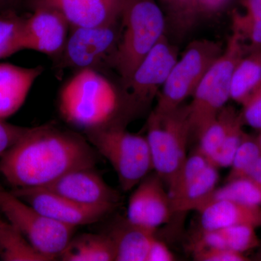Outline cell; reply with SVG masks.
Returning <instances> with one entry per match:
<instances>
[{
    "instance_id": "d6986e66",
    "label": "cell",
    "mask_w": 261,
    "mask_h": 261,
    "mask_svg": "<svg viewBox=\"0 0 261 261\" xmlns=\"http://www.w3.org/2000/svg\"><path fill=\"white\" fill-rule=\"evenodd\" d=\"M260 244L255 228L238 225L213 230L200 228L192 243V250L219 247L244 253L259 247Z\"/></svg>"
},
{
    "instance_id": "8d00e7d4",
    "label": "cell",
    "mask_w": 261,
    "mask_h": 261,
    "mask_svg": "<svg viewBox=\"0 0 261 261\" xmlns=\"http://www.w3.org/2000/svg\"><path fill=\"white\" fill-rule=\"evenodd\" d=\"M259 247H260V248H259L258 251H257L256 255H255V260H261V245L260 244V245H259Z\"/></svg>"
},
{
    "instance_id": "d590c367",
    "label": "cell",
    "mask_w": 261,
    "mask_h": 261,
    "mask_svg": "<svg viewBox=\"0 0 261 261\" xmlns=\"http://www.w3.org/2000/svg\"><path fill=\"white\" fill-rule=\"evenodd\" d=\"M13 1V0H0V8L9 5Z\"/></svg>"
},
{
    "instance_id": "f546056e",
    "label": "cell",
    "mask_w": 261,
    "mask_h": 261,
    "mask_svg": "<svg viewBox=\"0 0 261 261\" xmlns=\"http://www.w3.org/2000/svg\"><path fill=\"white\" fill-rule=\"evenodd\" d=\"M232 29L243 39L247 53L261 49V13L254 16L233 13Z\"/></svg>"
},
{
    "instance_id": "836d02e7",
    "label": "cell",
    "mask_w": 261,
    "mask_h": 261,
    "mask_svg": "<svg viewBox=\"0 0 261 261\" xmlns=\"http://www.w3.org/2000/svg\"><path fill=\"white\" fill-rule=\"evenodd\" d=\"M176 257L167 245L157 238L152 243L146 261H173Z\"/></svg>"
},
{
    "instance_id": "277c9868",
    "label": "cell",
    "mask_w": 261,
    "mask_h": 261,
    "mask_svg": "<svg viewBox=\"0 0 261 261\" xmlns=\"http://www.w3.org/2000/svg\"><path fill=\"white\" fill-rule=\"evenodd\" d=\"M247 53L243 39L233 31L222 54L207 70L188 105L191 135L199 138L231 99L233 70Z\"/></svg>"
},
{
    "instance_id": "4316f807",
    "label": "cell",
    "mask_w": 261,
    "mask_h": 261,
    "mask_svg": "<svg viewBox=\"0 0 261 261\" xmlns=\"http://www.w3.org/2000/svg\"><path fill=\"white\" fill-rule=\"evenodd\" d=\"M216 200H232L247 205L261 206V189L249 178H238L216 188L205 204Z\"/></svg>"
},
{
    "instance_id": "83f0119b",
    "label": "cell",
    "mask_w": 261,
    "mask_h": 261,
    "mask_svg": "<svg viewBox=\"0 0 261 261\" xmlns=\"http://www.w3.org/2000/svg\"><path fill=\"white\" fill-rule=\"evenodd\" d=\"M260 155L261 147L258 140L247 135L233 157L227 181L245 177L249 170Z\"/></svg>"
},
{
    "instance_id": "e0dca14e",
    "label": "cell",
    "mask_w": 261,
    "mask_h": 261,
    "mask_svg": "<svg viewBox=\"0 0 261 261\" xmlns=\"http://www.w3.org/2000/svg\"><path fill=\"white\" fill-rule=\"evenodd\" d=\"M200 215L202 229L247 225L254 228L261 226V206L250 205L228 200L207 202L197 211Z\"/></svg>"
},
{
    "instance_id": "f1b7e54d",
    "label": "cell",
    "mask_w": 261,
    "mask_h": 261,
    "mask_svg": "<svg viewBox=\"0 0 261 261\" xmlns=\"http://www.w3.org/2000/svg\"><path fill=\"white\" fill-rule=\"evenodd\" d=\"M243 123L240 115L232 123L221 147L211 159L210 163L219 168L231 166L239 147L247 135L243 129Z\"/></svg>"
},
{
    "instance_id": "cb8c5ba5",
    "label": "cell",
    "mask_w": 261,
    "mask_h": 261,
    "mask_svg": "<svg viewBox=\"0 0 261 261\" xmlns=\"http://www.w3.org/2000/svg\"><path fill=\"white\" fill-rule=\"evenodd\" d=\"M0 260L49 261L32 246L22 233L7 220L0 218Z\"/></svg>"
},
{
    "instance_id": "ab89813d",
    "label": "cell",
    "mask_w": 261,
    "mask_h": 261,
    "mask_svg": "<svg viewBox=\"0 0 261 261\" xmlns=\"http://www.w3.org/2000/svg\"><path fill=\"white\" fill-rule=\"evenodd\" d=\"M0 189H2V187H0Z\"/></svg>"
},
{
    "instance_id": "30bf717a",
    "label": "cell",
    "mask_w": 261,
    "mask_h": 261,
    "mask_svg": "<svg viewBox=\"0 0 261 261\" xmlns=\"http://www.w3.org/2000/svg\"><path fill=\"white\" fill-rule=\"evenodd\" d=\"M10 192L42 214L75 228L98 222L116 208L111 205H84L38 187L15 188Z\"/></svg>"
},
{
    "instance_id": "8992f818",
    "label": "cell",
    "mask_w": 261,
    "mask_h": 261,
    "mask_svg": "<svg viewBox=\"0 0 261 261\" xmlns=\"http://www.w3.org/2000/svg\"><path fill=\"white\" fill-rule=\"evenodd\" d=\"M85 135L97 152L111 163L123 191L135 188L153 170L147 137L130 133L125 128L97 130Z\"/></svg>"
},
{
    "instance_id": "f35d334b",
    "label": "cell",
    "mask_w": 261,
    "mask_h": 261,
    "mask_svg": "<svg viewBox=\"0 0 261 261\" xmlns=\"http://www.w3.org/2000/svg\"><path fill=\"white\" fill-rule=\"evenodd\" d=\"M162 1L163 2V3H164V2L166 1V0H162Z\"/></svg>"
},
{
    "instance_id": "7a4b0ae2",
    "label": "cell",
    "mask_w": 261,
    "mask_h": 261,
    "mask_svg": "<svg viewBox=\"0 0 261 261\" xmlns=\"http://www.w3.org/2000/svg\"><path fill=\"white\" fill-rule=\"evenodd\" d=\"M63 121L84 135L125 128L147 110L129 91L102 68L75 70L62 86L58 99Z\"/></svg>"
},
{
    "instance_id": "2e32d148",
    "label": "cell",
    "mask_w": 261,
    "mask_h": 261,
    "mask_svg": "<svg viewBox=\"0 0 261 261\" xmlns=\"http://www.w3.org/2000/svg\"><path fill=\"white\" fill-rule=\"evenodd\" d=\"M43 71L42 66L25 68L0 63V120L5 121L18 111Z\"/></svg>"
},
{
    "instance_id": "d4e9b609",
    "label": "cell",
    "mask_w": 261,
    "mask_h": 261,
    "mask_svg": "<svg viewBox=\"0 0 261 261\" xmlns=\"http://www.w3.org/2000/svg\"><path fill=\"white\" fill-rule=\"evenodd\" d=\"M25 19L11 10L0 13V60L25 49Z\"/></svg>"
},
{
    "instance_id": "1f68e13d",
    "label": "cell",
    "mask_w": 261,
    "mask_h": 261,
    "mask_svg": "<svg viewBox=\"0 0 261 261\" xmlns=\"http://www.w3.org/2000/svg\"><path fill=\"white\" fill-rule=\"evenodd\" d=\"M194 260L197 261H247L250 260L242 252L229 249L210 247L192 250Z\"/></svg>"
},
{
    "instance_id": "ba28073f",
    "label": "cell",
    "mask_w": 261,
    "mask_h": 261,
    "mask_svg": "<svg viewBox=\"0 0 261 261\" xmlns=\"http://www.w3.org/2000/svg\"><path fill=\"white\" fill-rule=\"evenodd\" d=\"M0 211L49 261L59 257L74 233L75 227L48 217L3 188Z\"/></svg>"
},
{
    "instance_id": "74e56055",
    "label": "cell",
    "mask_w": 261,
    "mask_h": 261,
    "mask_svg": "<svg viewBox=\"0 0 261 261\" xmlns=\"http://www.w3.org/2000/svg\"><path fill=\"white\" fill-rule=\"evenodd\" d=\"M257 140H258L259 143H260V145L261 147V130H260V135L258 136V137H257Z\"/></svg>"
},
{
    "instance_id": "8fae6325",
    "label": "cell",
    "mask_w": 261,
    "mask_h": 261,
    "mask_svg": "<svg viewBox=\"0 0 261 261\" xmlns=\"http://www.w3.org/2000/svg\"><path fill=\"white\" fill-rule=\"evenodd\" d=\"M178 59V48L164 34L136 68L128 91L146 110L157 97Z\"/></svg>"
},
{
    "instance_id": "4fadbf2b",
    "label": "cell",
    "mask_w": 261,
    "mask_h": 261,
    "mask_svg": "<svg viewBox=\"0 0 261 261\" xmlns=\"http://www.w3.org/2000/svg\"><path fill=\"white\" fill-rule=\"evenodd\" d=\"M87 205L117 207L121 197L94 167L78 168L65 173L47 186L38 187Z\"/></svg>"
},
{
    "instance_id": "3957f363",
    "label": "cell",
    "mask_w": 261,
    "mask_h": 261,
    "mask_svg": "<svg viewBox=\"0 0 261 261\" xmlns=\"http://www.w3.org/2000/svg\"><path fill=\"white\" fill-rule=\"evenodd\" d=\"M166 18L155 0H127L116 49L107 65L128 90L141 61L166 34Z\"/></svg>"
},
{
    "instance_id": "ac0fdd59",
    "label": "cell",
    "mask_w": 261,
    "mask_h": 261,
    "mask_svg": "<svg viewBox=\"0 0 261 261\" xmlns=\"http://www.w3.org/2000/svg\"><path fill=\"white\" fill-rule=\"evenodd\" d=\"M106 233L112 240L115 261H146L156 230L137 226L127 219L113 223Z\"/></svg>"
},
{
    "instance_id": "9a60e30c",
    "label": "cell",
    "mask_w": 261,
    "mask_h": 261,
    "mask_svg": "<svg viewBox=\"0 0 261 261\" xmlns=\"http://www.w3.org/2000/svg\"><path fill=\"white\" fill-rule=\"evenodd\" d=\"M127 0H30L33 9L47 8L61 13L70 27H89L121 20Z\"/></svg>"
},
{
    "instance_id": "6da1fadb",
    "label": "cell",
    "mask_w": 261,
    "mask_h": 261,
    "mask_svg": "<svg viewBox=\"0 0 261 261\" xmlns=\"http://www.w3.org/2000/svg\"><path fill=\"white\" fill-rule=\"evenodd\" d=\"M97 154L80 134L42 125L29 128L0 158V174L14 189L43 187L73 170L94 167Z\"/></svg>"
},
{
    "instance_id": "5b68a950",
    "label": "cell",
    "mask_w": 261,
    "mask_h": 261,
    "mask_svg": "<svg viewBox=\"0 0 261 261\" xmlns=\"http://www.w3.org/2000/svg\"><path fill=\"white\" fill-rule=\"evenodd\" d=\"M191 135L190 109L181 105L171 112L150 113L147 121V137L153 170L168 189L178 177L187 159Z\"/></svg>"
},
{
    "instance_id": "44dd1931",
    "label": "cell",
    "mask_w": 261,
    "mask_h": 261,
    "mask_svg": "<svg viewBox=\"0 0 261 261\" xmlns=\"http://www.w3.org/2000/svg\"><path fill=\"white\" fill-rule=\"evenodd\" d=\"M231 0H166L170 21L178 33L185 32L197 21L226 9Z\"/></svg>"
},
{
    "instance_id": "d6a6232c",
    "label": "cell",
    "mask_w": 261,
    "mask_h": 261,
    "mask_svg": "<svg viewBox=\"0 0 261 261\" xmlns=\"http://www.w3.org/2000/svg\"><path fill=\"white\" fill-rule=\"evenodd\" d=\"M29 129L0 120V158L16 143Z\"/></svg>"
},
{
    "instance_id": "7c38bea8",
    "label": "cell",
    "mask_w": 261,
    "mask_h": 261,
    "mask_svg": "<svg viewBox=\"0 0 261 261\" xmlns=\"http://www.w3.org/2000/svg\"><path fill=\"white\" fill-rule=\"evenodd\" d=\"M163 184L156 173L149 174L140 181L128 200L126 214L128 221L156 230L171 221L174 212L171 197Z\"/></svg>"
},
{
    "instance_id": "4dcf8cb0",
    "label": "cell",
    "mask_w": 261,
    "mask_h": 261,
    "mask_svg": "<svg viewBox=\"0 0 261 261\" xmlns=\"http://www.w3.org/2000/svg\"><path fill=\"white\" fill-rule=\"evenodd\" d=\"M240 113L244 125L261 130V85L243 103Z\"/></svg>"
},
{
    "instance_id": "603a6c76",
    "label": "cell",
    "mask_w": 261,
    "mask_h": 261,
    "mask_svg": "<svg viewBox=\"0 0 261 261\" xmlns=\"http://www.w3.org/2000/svg\"><path fill=\"white\" fill-rule=\"evenodd\" d=\"M261 85V49L251 51L240 60L233 70L231 99L243 105Z\"/></svg>"
},
{
    "instance_id": "484cf974",
    "label": "cell",
    "mask_w": 261,
    "mask_h": 261,
    "mask_svg": "<svg viewBox=\"0 0 261 261\" xmlns=\"http://www.w3.org/2000/svg\"><path fill=\"white\" fill-rule=\"evenodd\" d=\"M238 116V113L232 107L225 106L215 121L199 137L200 145L197 149L208 160L209 162L221 147L230 127Z\"/></svg>"
},
{
    "instance_id": "9c48e42d",
    "label": "cell",
    "mask_w": 261,
    "mask_h": 261,
    "mask_svg": "<svg viewBox=\"0 0 261 261\" xmlns=\"http://www.w3.org/2000/svg\"><path fill=\"white\" fill-rule=\"evenodd\" d=\"M120 29L121 20L96 27H70L65 47L57 59L58 65L75 71L107 65L116 49Z\"/></svg>"
},
{
    "instance_id": "7402d4cb",
    "label": "cell",
    "mask_w": 261,
    "mask_h": 261,
    "mask_svg": "<svg viewBox=\"0 0 261 261\" xmlns=\"http://www.w3.org/2000/svg\"><path fill=\"white\" fill-rule=\"evenodd\" d=\"M58 258L63 261H113L116 252L109 235L82 233L72 238Z\"/></svg>"
},
{
    "instance_id": "5bb4252c",
    "label": "cell",
    "mask_w": 261,
    "mask_h": 261,
    "mask_svg": "<svg viewBox=\"0 0 261 261\" xmlns=\"http://www.w3.org/2000/svg\"><path fill=\"white\" fill-rule=\"evenodd\" d=\"M25 19V49L58 59L65 47L70 25L61 13L47 8H34Z\"/></svg>"
},
{
    "instance_id": "e575fe53",
    "label": "cell",
    "mask_w": 261,
    "mask_h": 261,
    "mask_svg": "<svg viewBox=\"0 0 261 261\" xmlns=\"http://www.w3.org/2000/svg\"><path fill=\"white\" fill-rule=\"evenodd\" d=\"M245 177L249 178L261 189V155L252 165Z\"/></svg>"
},
{
    "instance_id": "ffe728a7",
    "label": "cell",
    "mask_w": 261,
    "mask_h": 261,
    "mask_svg": "<svg viewBox=\"0 0 261 261\" xmlns=\"http://www.w3.org/2000/svg\"><path fill=\"white\" fill-rule=\"evenodd\" d=\"M219 180V168L209 163L202 172L169 194L174 214L198 211L216 190Z\"/></svg>"
},
{
    "instance_id": "52a82bcc",
    "label": "cell",
    "mask_w": 261,
    "mask_h": 261,
    "mask_svg": "<svg viewBox=\"0 0 261 261\" xmlns=\"http://www.w3.org/2000/svg\"><path fill=\"white\" fill-rule=\"evenodd\" d=\"M224 49L221 43L209 39H197L190 43L160 90L154 112H171L192 97L206 72Z\"/></svg>"
}]
</instances>
